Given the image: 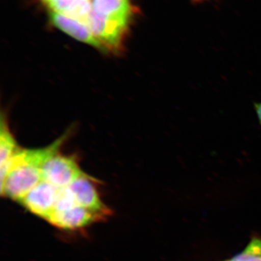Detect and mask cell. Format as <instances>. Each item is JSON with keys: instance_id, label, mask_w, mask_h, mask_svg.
Here are the masks:
<instances>
[{"instance_id": "11", "label": "cell", "mask_w": 261, "mask_h": 261, "mask_svg": "<svg viewBox=\"0 0 261 261\" xmlns=\"http://www.w3.org/2000/svg\"><path fill=\"white\" fill-rule=\"evenodd\" d=\"M226 261H261V240L254 239L241 253Z\"/></svg>"}, {"instance_id": "12", "label": "cell", "mask_w": 261, "mask_h": 261, "mask_svg": "<svg viewBox=\"0 0 261 261\" xmlns=\"http://www.w3.org/2000/svg\"><path fill=\"white\" fill-rule=\"evenodd\" d=\"M253 108L255 114H256L257 121L261 126V102H254Z\"/></svg>"}, {"instance_id": "5", "label": "cell", "mask_w": 261, "mask_h": 261, "mask_svg": "<svg viewBox=\"0 0 261 261\" xmlns=\"http://www.w3.org/2000/svg\"><path fill=\"white\" fill-rule=\"evenodd\" d=\"M77 205L95 213L101 217L109 214L110 211L103 204L98 195L97 189L87 175L72 182L67 187Z\"/></svg>"}, {"instance_id": "7", "label": "cell", "mask_w": 261, "mask_h": 261, "mask_svg": "<svg viewBox=\"0 0 261 261\" xmlns=\"http://www.w3.org/2000/svg\"><path fill=\"white\" fill-rule=\"evenodd\" d=\"M51 23L73 39L99 49H106L84 22L49 11Z\"/></svg>"}, {"instance_id": "6", "label": "cell", "mask_w": 261, "mask_h": 261, "mask_svg": "<svg viewBox=\"0 0 261 261\" xmlns=\"http://www.w3.org/2000/svg\"><path fill=\"white\" fill-rule=\"evenodd\" d=\"M102 218L92 211L75 205L65 210L54 211L47 221L57 227L73 230L88 226Z\"/></svg>"}, {"instance_id": "3", "label": "cell", "mask_w": 261, "mask_h": 261, "mask_svg": "<svg viewBox=\"0 0 261 261\" xmlns=\"http://www.w3.org/2000/svg\"><path fill=\"white\" fill-rule=\"evenodd\" d=\"M41 171L43 181L58 188L69 186L84 175L74 159L58 153L48 159Z\"/></svg>"}, {"instance_id": "4", "label": "cell", "mask_w": 261, "mask_h": 261, "mask_svg": "<svg viewBox=\"0 0 261 261\" xmlns=\"http://www.w3.org/2000/svg\"><path fill=\"white\" fill-rule=\"evenodd\" d=\"M61 189L42 180L19 202L33 214L47 220L54 210Z\"/></svg>"}, {"instance_id": "1", "label": "cell", "mask_w": 261, "mask_h": 261, "mask_svg": "<svg viewBox=\"0 0 261 261\" xmlns=\"http://www.w3.org/2000/svg\"><path fill=\"white\" fill-rule=\"evenodd\" d=\"M67 135H63L47 147L19 149L4 166H1V193L20 202L42 181V166L58 153Z\"/></svg>"}, {"instance_id": "13", "label": "cell", "mask_w": 261, "mask_h": 261, "mask_svg": "<svg viewBox=\"0 0 261 261\" xmlns=\"http://www.w3.org/2000/svg\"><path fill=\"white\" fill-rule=\"evenodd\" d=\"M192 3L195 5L204 4L206 3H210V2L215 1V0H190Z\"/></svg>"}, {"instance_id": "8", "label": "cell", "mask_w": 261, "mask_h": 261, "mask_svg": "<svg viewBox=\"0 0 261 261\" xmlns=\"http://www.w3.org/2000/svg\"><path fill=\"white\" fill-rule=\"evenodd\" d=\"M50 12L84 22L92 11L89 0H42Z\"/></svg>"}, {"instance_id": "2", "label": "cell", "mask_w": 261, "mask_h": 261, "mask_svg": "<svg viewBox=\"0 0 261 261\" xmlns=\"http://www.w3.org/2000/svg\"><path fill=\"white\" fill-rule=\"evenodd\" d=\"M129 20L104 16L92 10L84 23L106 49H116L121 46L122 39L128 29Z\"/></svg>"}, {"instance_id": "10", "label": "cell", "mask_w": 261, "mask_h": 261, "mask_svg": "<svg viewBox=\"0 0 261 261\" xmlns=\"http://www.w3.org/2000/svg\"><path fill=\"white\" fill-rule=\"evenodd\" d=\"M16 141L8 128L4 116H2L0 126V164L4 166L19 150Z\"/></svg>"}, {"instance_id": "9", "label": "cell", "mask_w": 261, "mask_h": 261, "mask_svg": "<svg viewBox=\"0 0 261 261\" xmlns=\"http://www.w3.org/2000/svg\"><path fill=\"white\" fill-rule=\"evenodd\" d=\"M92 10L98 14L111 18H132V8L130 0H92Z\"/></svg>"}]
</instances>
